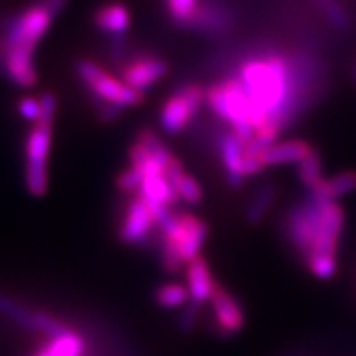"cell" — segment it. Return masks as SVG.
Here are the masks:
<instances>
[{"instance_id": "484cf974", "label": "cell", "mask_w": 356, "mask_h": 356, "mask_svg": "<svg viewBox=\"0 0 356 356\" xmlns=\"http://www.w3.org/2000/svg\"><path fill=\"white\" fill-rule=\"evenodd\" d=\"M17 111L25 121L29 122H38L42 118V106H40V97L33 96H24L17 102Z\"/></svg>"}, {"instance_id": "ffe728a7", "label": "cell", "mask_w": 356, "mask_h": 356, "mask_svg": "<svg viewBox=\"0 0 356 356\" xmlns=\"http://www.w3.org/2000/svg\"><path fill=\"white\" fill-rule=\"evenodd\" d=\"M168 181H170V185L175 188L178 198L184 200L185 203L197 204L202 202L203 198L202 186H200L198 181L191 175H188L185 170L180 172L177 177H173L172 180Z\"/></svg>"}, {"instance_id": "8992f818", "label": "cell", "mask_w": 356, "mask_h": 356, "mask_svg": "<svg viewBox=\"0 0 356 356\" xmlns=\"http://www.w3.org/2000/svg\"><path fill=\"white\" fill-rule=\"evenodd\" d=\"M56 15L48 10L40 0L30 3L8 22L3 44L24 47L35 50L55 20Z\"/></svg>"}, {"instance_id": "f1b7e54d", "label": "cell", "mask_w": 356, "mask_h": 356, "mask_svg": "<svg viewBox=\"0 0 356 356\" xmlns=\"http://www.w3.org/2000/svg\"><path fill=\"white\" fill-rule=\"evenodd\" d=\"M197 307H198V304H193V302H191V304L186 305L184 312H181L180 320H178V322H180L181 330L188 332L195 327V325H197V317H198Z\"/></svg>"}, {"instance_id": "3957f363", "label": "cell", "mask_w": 356, "mask_h": 356, "mask_svg": "<svg viewBox=\"0 0 356 356\" xmlns=\"http://www.w3.org/2000/svg\"><path fill=\"white\" fill-rule=\"evenodd\" d=\"M53 140V124L35 122L25 140V185L33 197H43L48 190V157Z\"/></svg>"}, {"instance_id": "cb8c5ba5", "label": "cell", "mask_w": 356, "mask_h": 356, "mask_svg": "<svg viewBox=\"0 0 356 356\" xmlns=\"http://www.w3.org/2000/svg\"><path fill=\"white\" fill-rule=\"evenodd\" d=\"M315 3L320 7V10L323 12V15L327 17V20L335 26L338 30H346L350 26V15L346 10L341 7V3L338 0H314Z\"/></svg>"}, {"instance_id": "7c38bea8", "label": "cell", "mask_w": 356, "mask_h": 356, "mask_svg": "<svg viewBox=\"0 0 356 356\" xmlns=\"http://www.w3.org/2000/svg\"><path fill=\"white\" fill-rule=\"evenodd\" d=\"M218 152H220L226 180L231 186H239L244 177V142L231 131L222 132L218 137Z\"/></svg>"}, {"instance_id": "f546056e", "label": "cell", "mask_w": 356, "mask_h": 356, "mask_svg": "<svg viewBox=\"0 0 356 356\" xmlns=\"http://www.w3.org/2000/svg\"><path fill=\"white\" fill-rule=\"evenodd\" d=\"M40 2H42L43 6L48 8L53 15H60V13L65 10L68 0H40Z\"/></svg>"}, {"instance_id": "8fae6325", "label": "cell", "mask_w": 356, "mask_h": 356, "mask_svg": "<svg viewBox=\"0 0 356 356\" xmlns=\"http://www.w3.org/2000/svg\"><path fill=\"white\" fill-rule=\"evenodd\" d=\"M341 229H343V210L338 203L328 202L323 208L322 222L310 256H335Z\"/></svg>"}, {"instance_id": "5bb4252c", "label": "cell", "mask_w": 356, "mask_h": 356, "mask_svg": "<svg viewBox=\"0 0 356 356\" xmlns=\"http://www.w3.org/2000/svg\"><path fill=\"white\" fill-rule=\"evenodd\" d=\"M312 150H315L307 140L302 139H289L277 140L273 145H269L259 155L262 167H275V165H287V163H300Z\"/></svg>"}, {"instance_id": "83f0119b", "label": "cell", "mask_w": 356, "mask_h": 356, "mask_svg": "<svg viewBox=\"0 0 356 356\" xmlns=\"http://www.w3.org/2000/svg\"><path fill=\"white\" fill-rule=\"evenodd\" d=\"M40 106H42V118H40V121L53 124V119H55L56 114V96L51 91H44L40 96Z\"/></svg>"}, {"instance_id": "d6986e66", "label": "cell", "mask_w": 356, "mask_h": 356, "mask_svg": "<svg viewBox=\"0 0 356 356\" xmlns=\"http://www.w3.org/2000/svg\"><path fill=\"white\" fill-rule=\"evenodd\" d=\"M275 198V186L273 184H264L254 191L251 202L246 208V220L249 225H257L269 210Z\"/></svg>"}, {"instance_id": "277c9868", "label": "cell", "mask_w": 356, "mask_h": 356, "mask_svg": "<svg viewBox=\"0 0 356 356\" xmlns=\"http://www.w3.org/2000/svg\"><path fill=\"white\" fill-rule=\"evenodd\" d=\"M328 202L310 191L300 203L293 204L286 218V234L292 246L309 261L317 238L323 208Z\"/></svg>"}, {"instance_id": "7a4b0ae2", "label": "cell", "mask_w": 356, "mask_h": 356, "mask_svg": "<svg viewBox=\"0 0 356 356\" xmlns=\"http://www.w3.org/2000/svg\"><path fill=\"white\" fill-rule=\"evenodd\" d=\"M76 73L81 83L95 97L96 104H114L119 108L139 106L144 101V95L127 86L121 78L106 71L99 63L92 60H79Z\"/></svg>"}, {"instance_id": "7402d4cb", "label": "cell", "mask_w": 356, "mask_h": 356, "mask_svg": "<svg viewBox=\"0 0 356 356\" xmlns=\"http://www.w3.org/2000/svg\"><path fill=\"white\" fill-rule=\"evenodd\" d=\"M188 299V289L180 286V284H165V286L159 287L157 293H155V300L163 309H177V307L185 305Z\"/></svg>"}, {"instance_id": "4316f807", "label": "cell", "mask_w": 356, "mask_h": 356, "mask_svg": "<svg viewBox=\"0 0 356 356\" xmlns=\"http://www.w3.org/2000/svg\"><path fill=\"white\" fill-rule=\"evenodd\" d=\"M309 266L312 273L317 275V277H322V279L332 277L337 269L335 256H310Z\"/></svg>"}, {"instance_id": "ba28073f", "label": "cell", "mask_w": 356, "mask_h": 356, "mask_svg": "<svg viewBox=\"0 0 356 356\" xmlns=\"http://www.w3.org/2000/svg\"><path fill=\"white\" fill-rule=\"evenodd\" d=\"M168 73L167 61L152 55H140L132 58L121 68V78L127 86L144 95L147 89L162 81Z\"/></svg>"}, {"instance_id": "4fadbf2b", "label": "cell", "mask_w": 356, "mask_h": 356, "mask_svg": "<svg viewBox=\"0 0 356 356\" xmlns=\"http://www.w3.org/2000/svg\"><path fill=\"white\" fill-rule=\"evenodd\" d=\"M211 305L215 312L216 327L222 335H233L241 330L244 325V312L241 305L220 286H216L213 292Z\"/></svg>"}, {"instance_id": "52a82bcc", "label": "cell", "mask_w": 356, "mask_h": 356, "mask_svg": "<svg viewBox=\"0 0 356 356\" xmlns=\"http://www.w3.org/2000/svg\"><path fill=\"white\" fill-rule=\"evenodd\" d=\"M0 315L13 320L20 327L38 332L48 338L60 337L70 330L63 322L53 318L51 315L44 314V312L26 309V307L10 299L8 296H3V293H0Z\"/></svg>"}, {"instance_id": "6da1fadb", "label": "cell", "mask_w": 356, "mask_h": 356, "mask_svg": "<svg viewBox=\"0 0 356 356\" xmlns=\"http://www.w3.org/2000/svg\"><path fill=\"white\" fill-rule=\"evenodd\" d=\"M204 104L228 124L244 144L254 136V114L249 96L238 76H228L204 89Z\"/></svg>"}, {"instance_id": "d4e9b609", "label": "cell", "mask_w": 356, "mask_h": 356, "mask_svg": "<svg viewBox=\"0 0 356 356\" xmlns=\"http://www.w3.org/2000/svg\"><path fill=\"white\" fill-rule=\"evenodd\" d=\"M142 180H144V175H142L139 168L129 165L126 170L119 173L118 180H115V185H118V188L124 191V193H132V191L139 190Z\"/></svg>"}, {"instance_id": "e0dca14e", "label": "cell", "mask_w": 356, "mask_h": 356, "mask_svg": "<svg viewBox=\"0 0 356 356\" xmlns=\"http://www.w3.org/2000/svg\"><path fill=\"white\" fill-rule=\"evenodd\" d=\"M356 190V172L348 170L341 172L332 178H322L310 191L317 197L327 200V202H335L337 198L345 197Z\"/></svg>"}, {"instance_id": "44dd1931", "label": "cell", "mask_w": 356, "mask_h": 356, "mask_svg": "<svg viewBox=\"0 0 356 356\" xmlns=\"http://www.w3.org/2000/svg\"><path fill=\"white\" fill-rule=\"evenodd\" d=\"M297 177L307 188H314L322 180V159H320L317 150H312L300 163H297Z\"/></svg>"}, {"instance_id": "ac0fdd59", "label": "cell", "mask_w": 356, "mask_h": 356, "mask_svg": "<svg viewBox=\"0 0 356 356\" xmlns=\"http://www.w3.org/2000/svg\"><path fill=\"white\" fill-rule=\"evenodd\" d=\"M84 351H86V343L83 337L76 332L68 330L63 335L50 338V343L44 345L33 356H84Z\"/></svg>"}, {"instance_id": "9c48e42d", "label": "cell", "mask_w": 356, "mask_h": 356, "mask_svg": "<svg viewBox=\"0 0 356 356\" xmlns=\"http://www.w3.org/2000/svg\"><path fill=\"white\" fill-rule=\"evenodd\" d=\"M155 225V218L149 204L139 193L127 204L126 215L121 226V239L127 244H142L149 239Z\"/></svg>"}, {"instance_id": "9a60e30c", "label": "cell", "mask_w": 356, "mask_h": 356, "mask_svg": "<svg viewBox=\"0 0 356 356\" xmlns=\"http://www.w3.org/2000/svg\"><path fill=\"white\" fill-rule=\"evenodd\" d=\"M132 15L131 10L121 2H109L101 6L92 15V24L99 32L122 37L131 26Z\"/></svg>"}, {"instance_id": "2e32d148", "label": "cell", "mask_w": 356, "mask_h": 356, "mask_svg": "<svg viewBox=\"0 0 356 356\" xmlns=\"http://www.w3.org/2000/svg\"><path fill=\"white\" fill-rule=\"evenodd\" d=\"M186 277H188V293L193 304H204L211 300L213 292H215L216 284L213 280L210 269H208L207 261L202 257H197L191 261L186 269Z\"/></svg>"}, {"instance_id": "5b68a950", "label": "cell", "mask_w": 356, "mask_h": 356, "mask_svg": "<svg viewBox=\"0 0 356 356\" xmlns=\"http://www.w3.org/2000/svg\"><path fill=\"white\" fill-rule=\"evenodd\" d=\"M204 104V88L197 83L180 86L163 101L159 113V122L163 132L178 134L188 127Z\"/></svg>"}, {"instance_id": "30bf717a", "label": "cell", "mask_w": 356, "mask_h": 356, "mask_svg": "<svg viewBox=\"0 0 356 356\" xmlns=\"http://www.w3.org/2000/svg\"><path fill=\"white\" fill-rule=\"evenodd\" d=\"M35 50L24 47L3 44L2 63L8 79L20 88H33L37 84L38 73L33 61Z\"/></svg>"}, {"instance_id": "603a6c76", "label": "cell", "mask_w": 356, "mask_h": 356, "mask_svg": "<svg viewBox=\"0 0 356 356\" xmlns=\"http://www.w3.org/2000/svg\"><path fill=\"white\" fill-rule=\"evenodd\" d=\"M167 13L178 25H190L200 8V0H165Z\"/></svg>"}]
</instances>
